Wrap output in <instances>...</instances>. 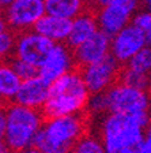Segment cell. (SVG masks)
Instances as JSON below:
<instances>
[{"mask_svg": "<svg viewBox=\"0 0 151 153\" xmlns=\"http://www.w3.org/2000/svg\"><path fill=\"white\" fill-rule=\"evenodd\" d=\"M7 29H10V27L7 26V22H6V19H4V16L0 14V33L7 30Z\"/></svg>", "mask_w": 151, "mask_h": 153, "instance_id": "cell-31", "label": "cell"}, {"mask_svg": "<svg viewBox=\"0 0 151 153\" xmlns=\"http://www.w3.org/2000/svg\"><path fill=\"white\" fill-rule=\"evenodd\" d=\"M45 14L46 8L44 0H14L3 10L7 26L15 33L33 29Z\"/></svg>", "mask_w": 151, "mask_h": 153, "instance_id": "cell-8", "label": "cell"}, {"mask_svg": "<svg viewBox=\"0 0 151 153\" xmlns=\"http://www.w3.org/2000/svg\"><path fill=\"white\" fill-rule=\"evenodd\" d=\"M1 101H3V100H1V96H0V102H1Z\"/></svg>", "mask_w": 151, "mask_h": 153, "instance_id": "cell-37", "label": "cell"}, {"mask_svg": "<svg viewBox=\"0 0 151 153\" xmlns=\"http://www.w3.org/2000/svg\"><path fill=\"white\" fill-rule=\"evenodd\" d=\"M22 81L10 60L0 62V96L3 101H14Z\"/></svg>", "mask_w": 151, "mask_h": 153, "instance_id": "cell-16", "label": "cell"}, {"mask_svg": "<svg viewBox=\"0 0 151 153\" xmlns=\"http://www.w3.org/2000/svg\"><path fill=\"white\" fill-rule=\"evenodd\" d=\"M16 33L11 29H7L0 33V62L6 60L8 56H13L14 47H15Z\"/></svg>", "mask_w": 151, "mask_h": 153, "instance_id": "cell-23", "label": "cell"}, {"mask_svg": "<svg viewBox=\"0 0 151 153\" xmlns=\"http://www.w3.org/2000/svg\"><path fill=\"white\" fill-rule=\"evenodd\" d=\"M0 153H13V150L8 148L4 140H0Z\"/></svg>", "mask_w": 151, "mask_h": 153, "instance_id": "cell-30", "label": "cell"}, {"mask_svg": "<svg viewBox=\"0 0 151 153\" xmlns=\"http://www.w3.org/2000/svg\"><path fill=\"white\" fill-rule=\"evenodd\" d=\"M7 123L4 142L13 152L33 146L34 138L41 128L45 116L41 109L10 102L6 108Z\"/></svg>", "mask_w": 151, "mask_h": 153, "instance_id": "cell-4", "label": "cell"}, {"mask_svg": "<svg viewBox=\"0 0 151 153\" xmlns=\"http://www.w3.org/2000/svg\"><path fill=\"white\" fill-rule=\"evenodd\" d=\"M146 135L151 138V118H150V122H148V124H147V127H146Z\"/></svg>", "mask_w": 151, "mask_h": 153, "instance_id": "cell-34", "label": "cell"}, {"mask_svg": "<svg viewBox=\"0 0 151 153\" xmlns=\"http://www.w3.org/2000/svg\"><path fill=\"white\" fill-rule=\"evenodd\" d=\"M1 10H3V8H1V7H0V14H1Z\"/></svg>", "mask_w": 151, "mask_h": 153, "instance_id": "cell-38", "label": "cell"}, {"mask_svg": "<svg viewBox=\"0 0 151 153\" xmlns=\"http://www.w3.org/2000/svg\"><path fill=\"white\" fill-rule=\"evenodd\" d=\"M146 45L147 41L143 32L133 23H129L112 37L110 53L120 64L124 66Z\"/></svg>", "mask_w": 151, "mask_h": 153, "instance_id": "cell-11", "label": "cell"}, {"mask_svg": "<svg viewBox=\"0 0 151 153\" xmlns=\"http://www.w3.org/2000/svg\"><path fill=\"white\" fill-rule=\"evenodd\" d=\"M48 14L72 19L88 7V0H44Z\"/></svg>", "mask_w": 151, "mask_h": 153, "instance_id": "cell-17", "label": "cell"}, {"mask_svg": "<svg viewBox=\"0 0 151 153\" xmlns=\"http://www.w3.org/2000/svg\"><path fill=\"white\" fill-rule=\"evenodd\" d=\"M71 23L72 19L46 13L42 18H40L33 29L53 42H67V38L71 32Z\"/></svg>", "mask_w": 151, "mask_h": 153, "instance_id": "cell-15", "label": "cell"}, {"mask_svg": "<svg viewBox=\"0 0 151 153\" xmlns=\"http://www.w3.org/2000/svg\"><path fill=\"white\" fill-rule=\"evenodd\" d=\"M99 30L97 22V16H95L94 10L86 8L83 13L76 15L72 18V23H71V32L67 38V44L72 49L79 47L80 44L88 40L93 34Z\"/></svg>", "mask_w": 151, "mask_h": 153, "instance_id": "cell-14", "label": "cell"}, {"mask_svg": "<svg viewBox=\"0 0 151 153\" xmlns=\"http://www.w3.org/2000/svg\"><path fill=\"white\" fill-rule=\"evenodd\" d=\"M140 6L142 0H113L112 3L98 7L94 10L98 27L109 37H113L131 23Z\"/></svg>", "mask_w": 151, "mask_h": 153, "instance_id": "cell-5", "label": "cell"}, {"mask_svg": "<svg viewBox=\"0 0 151 153\" xmlns=\"http://www.w3.org/2000/svg\"><path fill=\"white\" fill-rule=\"evenodd\" d=\"M113 0H88V6L91 7L93 10L98 8V7H102L105 6V4H109L112 3Z\"/></svg>", "mask_w": 151, "mask_h": 153, "instance_id": "cell-28", "label": "cell"}, {"mask_svg": "<svg viewBox=\"0 0 151 153\" xmlns=\"http://www.w3.org/2000/svg\"><path fill=\"white\" fill-rule=\"evenodd\" d=\"M4 105L0 102V140L4 138V133H6V123H7V112Z\"/></svg>", "mask_w": 151, "mask_h": 153, "instance_id": "cell-26", "label": "cell"}, {"mask_svg": "<svg viewBox=\"0 0 151 153\" xmlns=\"http://www.w3.org/2000/svg\"><path fill=\"white\" fill-rule=\"evenodd\" d=\"M136 153H151V138L146 135L136 146Z\"/></svg>", "mask_w": 151, "mask_h": 153, "instance_id": "cell-25", "label": "cell"}, {"mask_svg": "<svg viewBox=\"0 0 151 153\" xmlns=\"http://www.w3.org/2000/svg\"><path fill=\"white\" fill-rule=\"evenodd\" d=\"M142 6L151 11V0H142Z\"/></svg>", "mask_w": 151, "mask_h": 153, "instance_id": "cell-33", "label": "cell"}, {"mask_svg": "<svg viewBox=\"0 0 151 153\" xmlns=\"http://www.w3.org/2000/svg\"><path fill=\"white\" fill-rule=\"evenodd\" d=\"M13 153H42L40 149H37V148L33 145V146H29V148H25V149H21V150H15V152Z\"/></svg>", "mask_w": 151, "mask_h": 153, "instance_id": "cell-29", "label": "cell"}, {"mask_svg": "<svg viewBox=\"0 0 151 153\" xmlns=\"http://www.w3.org/2000/svg\"><path fill=\"white\" fill-rule=\"evenodd\" d=\"M90 94L82 73L76 67L50 83L49 94L41 111L45 118L80 114L87 109Z\"/></svg>", "mask_w": 151, "mask_h": 153, "instance_id": "cell-1", "label": "cell"}, {"mask_svg": "<svg viewBox=\"0 0 151 153\" xmlns=\"http://www.w3.org/2000/svg\"><path fill=\"white\" fill-rule=\"evenodd\" d=\"M56 42L40 34L34 29L16 33L13 56L40 67Z\"/></svg>", "mask_w": 151, "mask_h": 153, "instance_id": "cell-9", "label": "cell"}, {"mask_svg": "<svg viewBox=\"0 0 151 153\" xmlns=\"http://www.w3.org/2000/svg\"><path fill=\"white\" fill-rule=\"evenodd\" d=\"M106 153H136V148L133 146H120L112 148V149H105Z\"/></svg>", "mask_w": 151, "mask_h": 153, "instance_id": "cell-27", "label": "cell"}, {"mask_svg": "<svg viewBox=\"0 0 151 153\" xmlns=\"http://www.w3.org/2000/svg\"><path fill=\"white\" fill-rule=\"evenodd\" d=\"M61 153H74L72 150H67V152H61Z\"/></svg>", "mask_w": 151, "mask_h": 153, "instance_id": "cell-36", "label": "cell"}, {"mask_svg": "<svg viewBox=\"0 0 151 153\" xmlns=\"http://www.w3.org/2000/svg\"><path fill=\"white\" fill-rule=\"evenodd\" d=\"M110 44H112V37L98 30L88 40L74 49L76 67L87 66L104 59L110 53Z\"/></svg>", "mask_w": 151, "mask_h": 153, "instance_id": "cell-12", "label": "cell"}, {"mask_svg": "<svg viewBox=\"0 0 151 153\" xmlns=\"http://www.w3.org/2000/svg\"><path fill=\"white\" fill-rule=\"evenodd\" d=\"M14 0H0V7H1V8H6V7H8L10 4L13 3Z\"/></svg>", "mask_w": 151, "mask_h": 153, "instance_id": "cell-32", "label": "cell"}, {"mask_svg": "<svg viewBox=\"0 0 151 153\" xmlns=\"http://www.w3.org/2000/svg\"><path fill=\"white\" fill-rule=\"evenodd\" d=\"M10 63L13 64L14 70L18 73V75L21 76L22 79H29V78H33V76H35V75H40V67L29 63V62L22 60V59L11 56Z\"/></svg>", "mask_w": 151, "mask_h": 153, "instance_id": "cell-22", "label": "cell"}, {"mask_svg": "<svg viewBox=\"0 0 151 153\" xmlns=\"http://www.w3.org/2000/svg\"><path fill=\"white\" fill-rule=\"evenodd\" d=\"M119 81L125 83V85L133 86V88H139V89L147 90V88H148V74L139 73V71H135L127 66L121 67Z\"/></svg>", "mask_w": 151, "mask_h": 153, "instance_id": "cell-19", "label": "cell"}, {"mask_svg": "<svg viewBox=\"0 0 151 153\" xmlns=\"http://www.w3.org/2000/svg\"><path fill=\"white\" fill-rule=\"evenodd\" d=\"M71 150L74 153H106L101 137L91 134H85L82 138H79Z\"/></svg>", "mask_w": 151, "mask_h": 153, "instance_id": "cell-18", "label": "cell"}, {"mask_svg": "<svg viewBox=\"0 0 151 153\" xmlns=\"http://www.w3.org/2000/svg\"><path fill=\"white\" fill-rule=\"evenodd\" d=\"M147 90H148V93H150V96H151V73L148 74V88H147Z\"/></svg>", "mask_w": 151, "mask_h": 153, "instance_id": "cell-35", "label": "cell"}, {"mask_svg": "<svg viewBox=\"0 0 151 153\" xmlns=\"http://www.w3.org/2000/svg\"><path fill=\"white\" fill-rule=\"evenodd\" d=\"M50 83L45 81L41 75H35L29 79H23L16 93L14 102L41 109L49 94Z\"/></svg>", "mask_w": 151, "mask_h": 153, "instance_id": "cell-13", "label": "cell"}, {"mask_svg": "<svg viewBox=\"0 0 151 153\" xmlns=\"http://www.w3.org/2000/svg\"><path fill=\"white\" fill-rule=\"evenodd\" d=\"M150 111L135 114L109 112L101 120L99 134L105 149L120 146H133L144 138L146 127L150 122Z\"/></svg>", "mask_w": 151, "mask_h": 153, "instance_id": "cell-3", "label": "cell"}, {"mask_svg": "<svg viewBox=\"0 0 151 153\" xmlns=\"http://www.w3.org/2000/svg\"><path fill=\"white\" fill-rule=\"evenodd\" d=\"M86 114H72L45 118L34 138V145L42 153H61L71 150L79 138L86 134Z\"/></svg>", "mask_w": 151, "mask_h": 153, "instance_id": "cell-2", "label": "cell"}, {"mask_svg": "<svg viewBox=\"0 0 151 153\" xmlns=\"http://www.w3.org/2000/svg\"><path fill=\"white\" fill-rule=\"evenodd\" d=\"M74 68H76L74 49L67 42H56L40 66V75L52 83Z\"/></svg>", "mask_w": 151, "mask_h": 153, "instance_id": "cell-10", "label": "cell"}, {"mask_svg": "<svg viewBox=\"0 0 151 153\" xmlns=\"http://www.w3.org/2000/svg\"><path fill=\"white\" fill-rule=\"evenodd\" d=\"M121 67L123 64H120L113 57V55L109 53L95 63L79 67V70L82 73L90 93L93 94V93L106 92L116 82H119Z\"/></svg>", "mask_w": 151, "mask_h": 153, "instance_id": "cell-7", "label": "cell"}, {"mask_svg": "<svg viewBox=\"0 0 151 153\" xmlns=\"http://www.w3.org/2000/svg\"><path fill=\"white\" fill-rule=\"evenodd\" d=\"M106 96L109 112L135 114L140 111H151V96L146 89L133 88L119 81L106 90Z\"/></svg>", "mask_w": 151, "mask_h": 153, "instance_id": "cell-6", "label": "cell"}, {"mask_svg": "<svg viewBox=\"0 0 151 153\" xmlns=\"http://www.w3.org/2000/svg\"><path fill=\"white\" fill-rule=\"evenodd\" d=\"M87 111L90 114H108L109 112V102H108L106 92L93 93L87 102Z\"/></svg>", "mask_w": 151, "mask_h": 153, "instance_id": "cell-24", "label": "cell"}, {"mask_svg": "<svg viewBox=\"0 0 151 153\" xmlns=\"http://www.w3.org/2000/svg\"><path fill=\"white\" fill-rule=\"evenodd\" d=\"M131 23L139 27L143 32L146 37L147 45H151V11L147 8L144 10H138L135 13V15L132 16Z\"/></svg>", "mask_w": 151, "mask_h": 153, "instance_id": "cell-21", "label": "cell"}, {"mask_svg": "<svg viewBox=\"0 0 151 153\" xmlns=\"http://www.w3.org/2000/svg\"><path fill=\"white\" fill-rule=\"evenodd\" d=\"M124 66L129 67L135 71L143 74H150L151 73V45H146L143 47L135 56L131 59L127 64Z\"/></svg>", "mask_w": 151, "mask_h": 153, "instance_id": "cell-20", "label": "cell"}]
</instances>
